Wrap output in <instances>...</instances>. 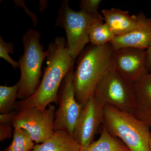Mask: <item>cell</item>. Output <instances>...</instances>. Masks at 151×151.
Listing matches in <instances>:
<instances>
[{"instance_id": "14", "label": "cell", "mask_w": 151, "mask_h": 151, "mask_svg": "<svg viewBox=\"0 0 151 151\" xmlns=\"http://www.w3.org/2000/svg\"><path fill=\"white\" fill-rule=\"evenodd\" d=\"M81 149L74 137L63 131H56L44 142L36 144L32 151H80Z\"/></svg>"}, {"instance_id": "17", "label": "cell", "mask_w": 151, "mask_h": 151, "mask_svg": "<svg viewBox=\"0 0 151 151\" xmlns=\"http://www.w3.org/2000/svg\"><path fill=\"white\" fill-rule=\"evenodd\" d=\"M19 84L17 83L14 86H0V113L7 114L13 112L17 98Z\"/></svg>"}, {"instance_id": "19", "label": "cell", "mask_w": 151, "mask_h": 151, "mask_svg": "<svg viewBox=\"0 0 151 151\" xmlns=\"http://www.w3.org/2000/svg\"><path fill=\"white\" fill-rule=\"evenodd\" d=\"M17 111L7 114H0V141L12 137V121Z\"/></svg>"}, {"instance_id": "13", "label": "cell", "mask_w": 151, "mask_h": 151, "mask_svg": "<svg viewBox=\"0 0 151 151\" xmlns=\"http://www.w3.org/2000/svg\"><path fill=\"white\" fill-rule=\"evenodd\" d=\"M104 21L116 36L125 35L138 26L137 15H130L129 12L112 8L101 11Z\"/></svg>"}, {"instance_id": "18", "label": "cell", "mask_w": 151, "mask_h": 151, "mask_svg": "<svg viewBox=\"0 0 151 151\" xmlns=\"http://www.w3.org/2000/svg\"><path fill=\"white\" fill-rule=\"evenodd\" d=\"M35 142L24 129L16 128L13 132V138L11 145L4 151H32Z\"/></svg>"}, {"instance_id": "5", "label": "cell", "mask_w": 151, "mask_h": 151, "mask_svg": "<svg viewBox=\"0 0 151 151\" xmlns=\"http://www.w3.org/2000/svg\"><path fill=\"white\" fill-rule=\"evenodd\" d=\"M95 103L102 108L110 105L132 113L134 106L133 84L114 68L108 70L97 84L93 94Z\"/></svg>"}, {"instance_id": "22", "label": "cell", "mask_w": 151, "mask_h": 151, "mask_svg": "<svg viewBox=\"0 0 151 151\" xmlns=\"http://www.w3.org/2000/svg\"><path fill=\"white\" fill-rule=\"evenodd\" d=\"M146 52L147 67L149 71L151 70V45Z\"/></svg>"}, {"instance_id": "7", "label": "cell", "mask_w": 151, "mask_h": 151, "mask_svg": "<svg viewBox=\"0 0 151 151\" xmlns=\"http://www.w3.org/2000/svg\"><path fill=\"white\" fill-rule=\"evenodd\" d=\"M56 108L50 104L45 109L38 107L24 108L17 111L12 121L14 129H24L33 142L39 144L47 140L54 133Z\"/></svg>"}, {"instance_id": "8", "label": "cell", "mask_w": 151, "mask_h": 151, "mask_svg": "<svg viewBox=\"0 0 151 151\" xmlns=\"http://www.w3.org/2000/svg\"><path fill=\"white\" fill-rule=\"evenodd\" d=\"M73 70V68L69 70L60 85L58 94L59 107L54 121V131H63L73 137L76 125L83 108L76 99Z\"/></svg>"}, {"instance_id": "1", "label": "cell", "mask_w": 151, "mask_h": 151, "mask_svg": "<svg viewBox=\"0 0 151 151\" xmlns=\"http://www.w3.org/2000/svg\"><path fill=\"white\" fill-rule=\"evenodd\" d=\"M47 50V66L40 85L31 97L17 101L15 111L31 107L45 109L51 103L58 104L60 85L67 73L73 68L75 60L68 51L64 37L55 38L48 45Z\"/></svg>"}, {"instance_id": "11", "label": "cell", "mask_w": 151, "mask_h": 151, "mask_svg": "<svg viewBox=\"0 0 151 151\" xmlns=\"http://www.w3.org/2000/svg\"><path fill=\"white\" fill-rule=\"evenodd\" d=\"M138 26L125 35L116 36L111 42L114 50L124 47L146 50L151 45V18L143 13L137 15Z\"/></svg>"}, {"instance_id": "23", "label": "cell", "mask_w": 151, "mask_h": 151, "mask_svg": "<svg viewBox=\"0 0 151 151\" xmlns=\"http://www.w3.org/2000/svg\"><path fill=\"white\" fill-rule=\"evenodd\" d=\"M150 148H151V135L150 140Z\"/></svg>"}, {"instance_id": "16", "label": "cell", "mask_w": 151, "mask_h": 151, "mask_svg": "<svg viewBox=\"0 0 151 151\" xmlns=\"http://www.w3.org/2000/svg\"><path fill=\"white\" fill-rule=\"evenodd\" d=\"M80 151H130L118 138L111 135L103 126L100 137Z\"/></svg>"}, {"instance_id": "6", "label": "cell", "mask_w": 151, "mask_h": 151, "mask_svg": "<svg viewBox=\"0 0 151 151\" xmlns=\"http://www.w3.org/2000/svg\"><path fill=\"white\" fill-rule=\"evenodd\" d=\"M68 0L61 3L55 25L65 30L67 37L66 48L74 60L89 42L88 27L95 19L89 16L83 11L76 12L69 6Z\"/></svg>"}, {"instance_id": "12", "label": "cell", "mask_w": 151, "mask_h": 151, "mask_svg": "<svg viewBox=\"0 0 151 151\" xmlns=\"http://www.w3.org/2000/svg\"><path fill=\"white\" fill-rule=\"evenodd\" d=\"M134 106L132 114L151 128V72L133 83Z\"/></svg>"}, {"instance_id": "9", "label": "cell", "mask_w": 151, "mask_h": 151, "mask_svg": "<svg viewBox=\"0 0 151 151\" xmlns=\"http://www.w3.org/2000/svg\"><path fill=\"white\" fill-rule=\"evenodd\" d=\"M146 50L124 47L114 50L113 67L127 81L134 83L150 72L147 67Z\"/></svg>"}, {"instance_id": "3", "label": "cell", "mask_w": 151, "mask_h": 151, "mask_svg": "<svg viewBox=\"0 0 151 151\" xmlns=\"http://www.w3.org/2000/svg\"><path fill=\"white\" fill-rule=\"evenodd\" d=\"M103 126L121 139L130 151H151L150 127L133 114L106 105L103 109Z\"/></svg>"}, {"instance_id": "20", "label": "cell", "mask_w": 151, "mask_h": 151, "mask_svg": "<svg viewBox=\"0 0 151 151\" xmlns=\"http://www.w3.org/2000/svg\"><path fill=\"white\" fill-rule=\"evenodd\" d=\"M14 47L13 42H6L2 36H0V58L6 60L15 69H17L19 68L18 62L14 61L9 56V54L14 53Z\"/></svg>"}, {"instance_id": "21", "label": "cell", "mask_w": 151, "mask_h": 151, "mask_svg": "<svg viewBox=\"0 0 151 151\" xmlns=\"http://www.w3.org/2000/svg\"><path fill=\"white\" fill-rule=\"evenodd\" d=\"M102 1L101 0H82L80 3L81 10L94 18H101L103 16L98 12Z\"/></svg>"}, {"instance_id": "2", "label": "cell", "mask_w": 151, "mask_h": 151, "mask_svg": "<svg viewBox=\"0 0 151 151\" xmlns=\"http://www.w3.org/2000/svg\"><path fill=\"white\" fill-rule=\"evenodd\" d=\"M113 52L111 42L103 46L90 44L78 55L73 82L76 99L83 107L93 97L101 78L113 67Z\"/></svg>"}, {"instance_id": "15", "label": "cell", "mask_w": 151, "mask_h": 151, "mask_svg": "<svg viewBox=\"0 0 151 151\" xmlns=\"http://www.w3.org/2000/svg\"><path fill=\"white\" fill-rule=\"evenodd\" d=\"M103 21L104 17L94 19L88 27L89 42L92 45L103 46L111 42L116 37Z\"/></svg>"}, {"instance_id": "4", "label": "cell", "mask_w": 151, "mask_h": 151, "mask_svg": "<svg viewBox=\"0 0 151 151\" xmlns=\"http://www.w3.org/2000/svg\"><path fill=\"white\" fill-rule=\"evenodd\" d=\"M40 33L36 30L29 29L22 38L24 52L18 60L21 76L19 80L17 98L27 99L33 95L41 83L42 66L48 55L47 50L40 43Z\"/></svg>"}, {"instance_id": "10", "label": "cell", "mask_w": 151, "mask_h": 151, "mask_svg": "<svg viewBox=\"0 0 151 151\" xmlns=\"http://www.w3.org/2000/svg\"><path fill=\"white\" fill-rule=\"evenodd\" d=\"M103 109L95 103L93 96L83 107L73 133V137L81 148L88 147L94 142L98 128L103 123Z\"/></svg>"}]
</instances>
